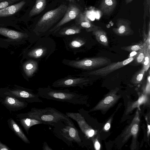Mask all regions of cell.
<instances>
[{"label":"cell","mask_w":150,"mask_h":150,"mask_svg":"<svg viewBox=\"0 0 150 150\" xmlns=\"http://www.w3.org/2000/svg\"><path fill=\"white\" fill-rule=\"evenodd\" d=\"M25 117L37 119L43 122L44 125L51 126L61 121L75 126L71 119L66 114L53 108L46 107L43 109L32 108L29 112L15 115V117Z\"/></svg>","instance_id":"obj_1"},{"label":"cell","mask_w":150,"mask_h":150,"mask_svg":"<svg viewBox=\"0 0 150 150\" xmlns=\"http://www.w3.org/2000/svg\"><path fill=\"white\" fill-rule=\"evenodd\" d=\"M37 93L40 97L50 100L66 102L74 105L82 104L85 103V97L75 91L68 89H55L48 86L39 88Z\"/></svg>","instance_id":"obj_2"},{"label":"cell","mask_w":150,"mask_h":150,"mask_svg":"<svg viewBox=\"0 0 150 150\" xmlns=\"http://www.w3.org/2000/svg\"><path fill=\"white\" fill-rule=\"evenodd\" d=\"M51 130L57 138L62 140L69 146H72L73 143L80 146L83 144L82 132L75 126H72L63 121L59 122L53 125Z\"/></svg>","instance_id":"obj_3"},{"label":"cell","mask_w":150,"mask_h":150,"mask_svg":"<svg viewBox=\"0 0 150 150\" xmlns=\"http://www.w3.org/2000/svg\"><path fill=\"white\" fill-rule=\"evenodd\" d=\"M67 6L62 4L57 8L47 11L38 21L35 31L38 35L42 34L48 30L64 16Z\"/></svg>","instance_id":"obj_4"},{"label":"cell","mask_w":150,"mask_h":150,"mask_svg":"<svg viewBox=\"0 0 150 150\" xmlns=\"http://www.w3.org/2000/svg\"><path fill=\"white\" fill-rule=\"evenodd\" d=\"M62 62L73 68L87 70L103 67L112 63L110 59L103 57L85 58L78 60L64 59Z\"/></svg>","instance_id":"obj_5"},{"label":"cell","mask_w":150,"mask_h":150,"mask_svg":"<svg viewBox=\"0 0 150 150\" xmlns=\"http://www.w3.org/2000/svg\"><path fill=\"white\" fill-rule=\"evenodd\" d=\"M0 91L28 103L43 102L37 93L31 89L16 86L13 88L2 89Z\"/></svg>","instance_id":"obj_6"},{"label":"cell","mask_w":150,"mask_h":150,"mask_svg":"<svg viewBox=\"0 0 150 150\" xmlns=\"http://www.w3.org/2000/svg\"><path fill=\"white\" fill-rule=\"evenodd\" d=\"M139 110L138 109L131 123L124 130L122 136L123 143L126 142L132 137L130 148L135 149L137 147V137L138 134L140 122Z\"/></svg>","instance_id":"obj_7"},{"label":"cell","mask_w":150,"mask_h":150,"mask_svg":"<svg viewBox=\"0 0 150 150\" xmlns=\"http://www.w3.org/2000/svg\"><path fill=\"white\" fill-rule=\"evenodd\" d=\"M136 54L121 61L111 63L103 67L88 72L86 74L104 76L127 65L134 60Z\"/></svg>","instance_id":"obj_8"},{"label":"cell","mask_w":150,"mask_h":150,"mask_svg":"<svg viewBox=\"0 0 150 150\" xmlns=\"http://www.w3.org/2000/svg\"><path fill=\"white\" fill-rule=\"evenodd\" d=\"M90 80L86 77H77L67 76L58 79L53 83L52 86L54 87L67 88L79 87L83 88L87 85Z\"/></svg>","instance_id":"obj_9"},{"label":"cell","mask_w":150,"mask_h":150,"mask_svg":"<svg viewBox=\"0 0 150 150\" xmlns=\"http://www.w3.org/2000/svg\"><path fill=\"white\" fill-rule=\"evenodd\" d=\"M119 89L116 88L108 93L89 112L97 110L105 111L115 103L120 98V95H117L116 93Z\"/></svg>","instance_id":"obj_10"},{"label":"cell","mask_w":150,"mask_h":150,"mask_svg":"<svg viewBox=\"0 0 150 150\" xmlns=\"http://www.w3.org/2000/svg\"><path fill=\"white\" fill-rule=\"evenodd\" d=\"M0 103L10 112H15L27 107L28 103L0 91Z\"/></svg>","instance_id":"obj_11"},{"label":"cell","mask_w":150,"mask_h":150,"mask_svg":"<svg viewBox=\"0 0 150 150\" xmlns=\"http://www.w3.org/2000/svg\"><path fill=\"white\" fill-rule=\"evenodd\" d=\"M66 115L77 122L81 131L87 138H91L94 135L95 130L88 124L85 118L79 112H67Z\"/></svg>","instance_id":"obj_12"},{"label":"cell","mask_w":150,"mask_h":150,"mask_svg":"<svg viewBox=\"0 0 150 150\" xmlns=\"http://www.w3.org/2000/svg\"><path fill=\"white\" fill-rule=\"evenodd\" d=\"M81 12L80 9L77 6L74 4H69L63 17L48 31L49 33L53 34L56 32L60 29L62 25L75 19Z\"/></svg>","instance_id":"obj_13"},{"label":"cell","mask_w":150,"mask_h":150,"mask_svg":"<svg viewBox=\"0 0 150 150\" xmlns=\"http://www.w3.org/2000/svg\"><path fill=\"white\" fill-rule=\"evenodd\" d=\"M131 22L124 18H119L116 21V27L112 30L116 35L120 36H127L133 35L134 31L130 26Z\"/></svg>","instance_id":"obj_14"},{"label":"cell","mask_w":150,"mask_h":150,"mask_svg":"<svg viewBox=\"0 0 150 150\" xmlns=\"http://www.w3.org/2000/svg\"><path fill=\"white\" fill-rule=\"evenodd\" d=\"M25 3L26 1L23 0L0 10V18H6L14 15L22 8Z\"/></svg>","instance_id":"obj_15"},{"label":"cell","mask_w":150,"mask_h":150,"mask_svg":"<svg viewBox=\"0 0 150 150\" xmlns=\"http://www.w3.org/2000/svg\"><path fill=\"white\" fill-rule=\"evenodd\" d=\"M8 126L15 134L23 142L26 144H29L30 142L25 134L22 128L12 118H10L7 120Z\"/></svg>","instance_id":"obj_16"},{"label":"cell","mask_w":150,"mask_h":150,"mask_svg":"<svg viewBox=\"0 0 150 150\" xmlns=\"http://www.w3.org/2000/svg\"><path fill=\"white\" fill-rule=\"evenodd\" d=\"M149 96L143 93L140 94L137 100L135 101H129L126 110V115L128 114L136 108H138L140 110V106L142 104L148 105L149 104Z\"/></svg>","instance_id":"obj_17"},{"label":"cell","mask_w":150,"mask_h":150,"mask_svg":"<svg viewBox=\"0 0 150 150\" xmlns=\"http://www.w3.org/2000/svg\"><path fill=\"white\" fill-rule=\"evenodd\" d=\"M50 54V49L48 48V46L43 45H38V46L32 49L28 53L30 57L35 59H41L48 56Z\"/></svg>","instance_id":"obj_18"},{"label":"cell","mask_w":150,"mask_h":150,"mask_svg":"<svg viewBox=\"0 0 150 150\" xmlns=\"http://www.w3.org/2000/svg\"><path fill=\"white\" fill-rule=\"evenodd\" d=\"M82 28L76 24L64 28L59 29L53 33L57 37H65L80 33Z\"/></svg>","instance_id":"obj_19"},{"label":"cell","mask_w":150,"mask_h":150,"mask_svg":"<svg viewBox=\"0 0 150 150\" xmlns=\"http://www.w3.org/2000/svg\"><path fill=\"white\" fill-rule=\"evenodd\" d=\"M15 118L16 120L19 122L28 135L29 134V129L31 127L37 125L44 124L43 122L40 120L28 117Z\"/></svg>","instance_id":"obj_20"},{"label":"cell","mask_w":150,"mask_h":150,"mask_svg":"<svg viewBox=\"0 0 150 150\" xmlns=\"http://www.w3.org/2000/svg\"><path fill=\"white\" fill-rule=\"evenodd\" d=\"M90 32H92L93 35L100 43L105 46H108V42L105 31L100 27L96 26L91 30Z\"/></svg>","instance_id":"obj_21"},{"label":"cell","mask_w":150,"mask_h":150,"mask_svg":"<svg viewBox=\"0 0 150 150\" xmlns=\"http://www.w3.org/2000/svg\"><path fill=\"white\" fill-rule=\"evenodd\" d=\"M76 24L82 29H85L87 32H90L91 29L96 25L92 24L86 16L81 12L75 18Z\"/></svg>","instance_id":"obj_22"},{"label":"cell","mask_w":150,"mask_h":150,"mask_svg":"<svg viewBox=\"0 0 150 150\" xmlns=\"http://www.w3.org/2000/svg\"><path fill=\"white\" fill-rule=\"evenodd\" d=\"M117 4L116 0H102L100 8L105 15H110L113 12Z\"/></svg>","instance_id":"obj_23"},{"label":"cell","mask_w":150,"mask_h":150,"mask_svg":"<svg viewBox=\"0 0 150 150\" xmlns=\"http://www.w3.org/2000/svg\"><path fill=\"white\" fill-rule=\"evenodd\" d=\"M0 34L13 40L21 39L25 35L22 33L3 27H0Z\"/></svg>","instance_id":"obj_24"},{"label":"cell","mask_w":150,"mask_h":150,"mask_svg":"<svg viewBox=\"0 0 150 150\" xmlns=\"http://www.w3.org/2000/svg\"><path fill=\"white\" fill-rule=\"evenodd\" d=\"M38 67L37 62L33 60H30L27 61L24 65V71L27 76H32L36 71Z\"/></svg>","instance_id":"obj_25"},{"label":"cell","mask_w":150,"mask_h":150,"mask_svg":"<svg viewBox=\"0 0 150 150\" xmlns=\"http://www.w3.org/2000/svg\"><path fill=\"white\" fill-rule=\"evenodd\" d=\"M46 4V0H36L35 5L29 13V16L39 14L44 10Z\"/></svg>","instance_id":"obj_26"},{"label":"cell","mask_w":150,"mask_h":150,"mask_svg":"<svg viewBox=\"0 0 150 150\" xmlns=\"http://www.w3.org/2000/svg\"><path fill=\"white\" fill-rule=\"evenodd\" d=\"M143 47L145 52L144 59L142 64L145 71H146L150 67V52L149 45L147 43L144 44Z\"/></svg>","instance_id":"obj_27"},{"label":"cell","mask_w":150,"mask_h":150,"mask_svg":"<svg viewBox=\"0 0 150 150\" xmlns=\"http://www.w3.org/2000/svg\"><path fill=\"white\" fill-rule=\"evenodd\" d=\"M145 71L142 68L137 71L133 76L131 80V82L134 84H138L142 81L144 73Z\"/></svg>","instance_id":"obj_28"},{"label":"cell","mask_w":150,"mask_h":150,"mask_svg":"<svg viewBox=\"0 0 150 150\" xmlns=\"http://www.w3.org/2000/svg\"><path fill=\"white\" fill-rule=\"evenodd\" d=\"M144 56L145 52L143 46L141 49L139 51L134 60V61L135 63L137 64H142L144 59Z\"/></svg>","instance_id":"obj_29"},{"label":"cell","mask_w":150,"mask_h":150,"mask_svg":"<svg viewBox=\"0 0 150 150\" xmlns=\"http://www.w3.org/2000/svg\"><path fill=\"white\" fill-rule=\"evenodd\" d=\"M143 46V44L141 43L131 45L122 47H121V49L126 51L132 52L139 51Z\"/></svg>","instance_id":"obj_30"},{"label":"cell","mask_w":150,"mask_h":150,"mask_svg":"<svg viewBox=\"0 0 150 150\" xmlns=\"http://www.w3.org/2000/svg\"><path fill=\"white\" fill-rule=\"evenodd\" d=\"M21 0H0V10L16 3Z\"/></svg>","instance_id":"obj_31"},{"label":"cell","mask_w":150,"mask_h":150,"mask_svg":"<svg viewBox=\"0 0 150 150\" xmlns=\"http://www.w3.org/2000/svg\"><path fill=\"white\" fill-rule=\"evenodd\" d=\"M144 14L143 19L145 20L146 18L149 16L150 13V0H144Z\"/></svg>","instance_id":"obj_32"},{"label":"cell","mask_w":150,"mask_h":150,"mask_svg":"<svg viewBox=\"0 0 150 150\" xmlns=\"http://www.w3.org/2000/svg\"><path fill=\"white\" fill-rule=\"evenodd\" d=\"M142 91L143 93L148 96H150V83L149 76L148 78L146 84L143 87Z\"/></svg>","instance_id":"obj_33"},{"label":"cell","mask_w":150,"mask_h":150,"mask_svg":"<svg viewBox=\"0 0 150 150\" xmlns=\"http://www.w3.org/2000/svg\"><path fill=\"white\" fill-rule=\"evenodd\" d=\"M145 119L147 125V136L148 139H149L150 132V119L149 113L145 116Z\"/></svg>","instance_id":"obj_34"},{"label":"cell","mask_w":150,"mask_h":150,"mask_svg":"<svg viewBox=\"0 0 150 150\" xmlns=\"http://www.w3.org/2000/svg\"><path fill=\"white\" fill-rule=\"evenodd\" d=\"M112 117L110 118L106 122L103 127V130L105 132H107L109 130L111 126V124L112 120Z\"/></svg>","instance_id":"obj_35"},{"label":"cell","mask_w":150,"mask_h":150,"mask_svg":"<svg viewBox=\"0 0 150 150\" xmlns=\"http://www.w3.org/2000/svg\"><path fill=\"white\" fill-rule=\"evenodd\" d=\"M92 140L95 149L96 150H100V144L98 139L96 138H92Z\"/></svg>","instance_id":"obj_36"},{"label":"cell","mask_w":150,"mask_h":150,"mask_svg":"<svg viewBox=\"0 0 150 150\" xmlns=\"http://www.w3.org/2000/svg\"><path fill=\"white\" fill-rule=\"evenodd\" d=\"M11 149L6 145L1 142L0 140V150H11Z\"/></svg>","instance_id":"obj_37"},{"label":"cell","mask_w":150,"mask_h":150,"mask_svg":"<svg viewBox=\"0 0 150 150\" xmlns=\"http://www.w3.org/2000/svg\"><path fill=\"white\" fill-rule=\"evenodd\" d=\"M42 149L43 150H52L47 144L46 142H44L43 144Z\"/></svg>","instance_id":"obj_38"},{"label":"cell","mask_w":150,"mask_h":150,"mask_svg":"<svg viewBox=\"0 0 150 150\" xmlns=\"http://www.w3.org/2000/svg\"><path fill=\"white\" fill-rule=\"evenodd\" d=\"M133 0H125V3L126 4H127L128 3H131Z\"/></svg>","instance_id":"obj_39"},{"label":"cell","mask_w":150,"mask_h":150,"mask_svg":"<svg viewBox=\"0 0 150 150\" xmlns=\"http://www.w3.org/2000/svg\"><path fill=\"white\" fill-rule=\"evenodd\" d=\"M67 0L68 1H69L72 2V1H74L76 0H77L78 1H79V0Z\"/></svg>","instance_id":"obj_40"}]
</instances>
